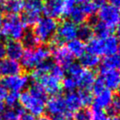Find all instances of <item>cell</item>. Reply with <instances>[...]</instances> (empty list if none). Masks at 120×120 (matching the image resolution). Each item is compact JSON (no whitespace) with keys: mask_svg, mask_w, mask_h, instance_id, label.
Returning <instances> with one entry per match:
<instances>
[{"mask_svg":"<svg viewBox=\"0 0 120 120\" xmlns=\"http://www.w3.org/2000/svg\"><path fill=\"white\" fill-rule=\"evenodd\" d=\"M118 43L119 41L117 37L113 34L106 38L93 37L86 45V50L97 56H109L116 54Z\"/></svg>","mask_w":120,"mask_h":120,"instance_id":"obj_1","label":"cell"},{"mask_svg":"<svg viewBox=\"0 0 120 120\" xmlns=\"http://www.w3.org/2000/svg\"><path fill=\"white\" fill-rule=\"evenodd\" d=\"M51 50L47 46H37L33 49H26L20 58V65L25 70H34L40 64L49 59Z\"/></svg>","mask_w":120,"mask_h":120,"instance_id":"obj_2","label":"cell"},{"mask_svg":"<svg viewBox=\"0 0 120 120\" xmlns=\"http://www.w3.org/2000/svg\"><path fill=\"white\" fill-rule=\"evenodd\" d=\"M58 23L56 19L42 17L35 23L32 33L38 40L39 43H47L52 41L56 35Z\"/></svg>","mask_w":120,"mask_h":120,"instance_id":"obj_3","label":"cell"},{"mask_svg":"<svg viewBox=\"0 0 120 120\" xmlns=\"http://www.w3.org/2000/svg\"><path fill=\"white\" fill-rule=\"evenodd\" d=\"M26 32V26L19 15H6L3 19L1 33L10 40L19 41Z\"/></svg>","mask_w":120,"mask_h":120,"instance_id":"obj_4","label":"cell"},{"mask_svg":"<svg viewBox=\"0 0 120 120\" xmlns=\"http://www.w3.org/2000/svg\"><path fill=\"white\" fill-rule=\"evenodd\" d=\"M43 4L41 0H23V11L21 20L26 26H34L41 19Z\"/></svg>","mask_w":120,"mask_h":120,"instance_id":"obj_5","label":"cell"},{"mask_svg":"<svg viewBox=\"0 0 120 120\" xmlns=\"http://www.w3.org/2000/svg\"><path fill=\"white\" fill-rule=\"evenodd\" d=\"M78 26L71 20H63L58 24L56 35L52 40L53 45H62L64 42H69L77 38Z\"/></svg>","mask_w":120,"mask_h":120,"instance_id":"obj_6","label":"cell"},{"mask_svg":"<svg viewBox=\"0 0 120 120\" xmlns=\"http://www.w3.org/2000/svg\"><path fill=\"white\" fill-rule=\"evenodd\" d=\"M19 104L34 116H41L45 111L46 103L34 98L27 90H25L19 95Z\"/></svg>","mask_w":120,"mask_h":120,"instance_id":"obj_7","label":"cell"},{"mask_svg":"<svg viewBox=\"0 0 120 120\" xmlns=\"http://www.w3.org/2000/svg\"><path fill=\"white\" fill-rule=\"evenodd\" d=\"M97 17L98 21L113 30L119 21L120 11L112 4H102L97 11Z\"/></svg>","mask_w":120,"mask_h":120,"instance_id":"obj_8","label":"cell"},{"mask_svg":"<svg viewBox=\"0 0 120 120\" xmlns=\"http://www.w3.org/2000/svg\"><path fill=\"white\" fill-rule=\"evenodd\" d=\"M30 77L27 74H18L4 78L2 82L7 91L17 93L23 91L26 86H28Z\"/></svg>","mask_w":120,"mask_h":120,"instance_id":"obj_9","label":"cell"},{"mask_svg":"<svg viewBox=\"0 0 120 120\" xmlns=\"http://www.w3.org/2000/svg\"><path fill=\"white\" fill-rule=\"evenodd\" d=\"M50 50L54 62L64 70H66L73 63V56L66 47L63 45H53V49Z\"/></svg>","mask_w":120,"mask_h":120,"instance_id":"obj_10","label":"cell"},{"mask_svg":"<svg viewBox=\"0 0 120 120\" xmlns=\"http://www.w3.org/2000/svg\"><path fill=\"white\" fill-rule=\"evenodd\" d=\"M42 12L45 14V17L56 20L63 16H66L64 0H47L43 4Z\"/></svg>","mask_w":120,"mask_h":120,"instance_id":"obj_11","label":"cell"},{"mask_svg":"<svg viewBox=\"0 0 120 120\" xmlns=\"http://www.w3.org/2000/svg\"><path fill=\"white\" fill-rule=\"evenodd\" d=\"M37 82L42 86L47 94H50L52 96L59 94L60 91L62 90L61 80L55 78L49 73L41 76L37 80Z\"/></svg>","mask_w":120,"mask_h":120,"instance_id":"obj_12","label":"cell"},{"mask_svg":"<svg viewBox=\"0 0 120 120\" xmlns=\"http://www.w3.org/2000/svg\"><path fill=\"white\" fill-rule=\"evenodd\" d=\"M45 109L47 110L48 114L52 116L53 117L67 113L65 103H64V99L60 94L54 95L48 99V101L45 104Z\"/></svg>","mask_w":120,"mask_h":120,"instance_id":"obj_13","label":"cell"},{"mask_svg":"<svg viewBox=\"0 0 120 120\" xmlns=\"http://www.w3.org/2000/svg\"><path fill=\"white\" fill-rule=\"evenodd\" d=\"M22 67L18 61L10 58H1L0 59V77L6 78L10 76L21 74Z\"/></svg>","mask_w":120,"mask_h":120,"instance_id":"obj_14","label":"cell"},{"mask_svg":"<svg viewBox=\"0 0 120 120\" xmlns=\"http://www.w3.org/2000/svg\"><path fill=\"white\" fill-rule=\"evenodd\" d=\"M104 83L105 87L110 91L116 90L120 82V71L114 70H101L99 76Z\"/></svg>","mask_w":120,"mask_h":120,"instance_id":"obj_15","label":"cell"},{"mask_svg":"<svg viewBox=\"0 0 120 120\" xmlns=\"http://www.w3.org/2000/svg\"><path fill=\"white\" fill-rule=\"evenodd\" d=\"M4 49H5V56L7 58L18 61L20 60L24 53V46L19 41H14V40H9L4 44Z\"/></svg>","mask_w":120,"mask_h":120,"instance_id":"obj_16","label":"cell"},{"mask_svg":"<svg viewBox=\"0 0 120 120\" xmlns=\"http://www.w3.org/2000/svg\"><path fill=\"white\" fill-rule=\"evenodd\" d=\"M95 97L93 99V108L97 109H107L109 107V105L112 101L113 98V94L112 91H110L109 89L103 90L101 93H100L97 95H94Z\"/></svg>","mask_w":120,"mask_h":120,"instance_id":"obj_17","label":"cell"},{"mask_svg":"<svg viewBox=\"0 0 120 120\" xmlns=\"http://www.w3.org/2000/svg\"><path fill=\"white\" fill-rule=\"evenodd\" d=\"M77 86L82 90H90L95 80V74L92 70L83 69L81 73L75 79Z\"/></svg>","mask_w":120,"mask_h":120,"instance_id":"obj_18","label":"cell"},{"mask_svg":"<svg viewBox=\"0 0 120 120\" xmlns=\"http://www.w3.org/2000/svg\"><path fill=\"white\" fill-rule=\"evenodd\" d=\"M66 111L69 114L75 113L82 108V103L80 101L78 92H70L67 93L64 97Z\"/></svg>","mask_w":120,"mask_h":120,"instance_id":"obj_19","label":"cell"},{"mask_svg":"<svg viewBox=\"0 0 120 120\" xmlns=\"http://www.w3.org/2000/svg\"><path fill=\"white\" fill-rule=\"evenodd\" d=\"M1 7L7 15H18L23 11V0H4Z\"/></svg>","mask_w":120,"mask_h":120,"instance_id":"obj_20","label":"cell"},{"mask_svg":"<svg viewBox=\"0 0 120 120\" xmlns=\"http://www.w3.org/2000/svg\"><path fill=\"white\" fill-rule=\"evenodd\" d=\"M54 64H55L49 59L42 62L41 64H40L38 65L37 67H35L33 70L32 73H31V79L36 82L41 76H43L45 74H49V71H51V69H52Z\"/></svg>","mask_w":120,"mask_h":120,"instance_id":"obj_21","label":"cell"},{"mask_svg":"<svg viewBox=\"0 0 120 120\" xmlns=\"http://www.w3.org/2000/svg\"><path fill=\"white\" fill-rule=\"evenodd\" d=\"M84 69L93 70L96 68L100 64V57L91 53H84L82 56L79 57V63Z\"/></svg>","mask_w":120,"mask_h":120,"instance_id":"obj_22","label":"cell"},{"mask_svg":"<svg viewBox=\"0 0 120 120\" xmlns=\"http://www.w3.org/2000/svg\"><path fill=\"white\" fill-rule=\"evenodd\" d=\"M67 49L73 57H80L84 53H86V44L85 42L76 38L69 41L67 44Z\"/></svg>","mask_w":120,"mask_h":120,"instance_id":"obj_23","label":"cell"},{"mask_svg":"<svg viewBox=\"0 0 120 120\" xmlns=\"http://www.w3.org/2000/svg\"><path fill=\"white\" fill-rule=\"evenodd\" d=\"M101 69L120 71V56H118V54H113L104 56L101 62Z\"/></svg>","mask_w":120,"mask_h":120,"instance_id":"obj_24","label":"cell"},{"mask_svg":"<svg viewBox=\"0 0 120 120\" xmlns=\"http://www.w3.org/2000/svg\"><path fill=\"white\" fill-rule=\"evenodd\" d=\"M67 16L70 17L71 21L72 23H74L75 25H82L85 23V21H86V19L88 18L80 5L74 6L70 11Z\"/></svg>","mask_w":120,"mask_h":120,"instance_id":"obj_25","label":"cell"},{"mask_svg":"<svg viewBox=\"0 0 120 120\" xmlns=\"http://www.w3.org/2000/svg\"><path fill=\"white\" fill-rule=\"evenodd\" d=\"M90 26H92L93 31H94V34L96 35L97 38H106L111 35L112 33V29H110L109 27L105 26L104 24L98 21V20H94V21H90Z\"/></svg>","mask_w":120,"mask_h":120,"instance_id":"obj_26","label":"cell"},{"mask_svg":"<svg viewBox=\"0 0 120 120\" xmlns=\"http://www.w3.org/2000/svg\"><path fill=\"white\" fill-rule=\"evenodd\" d=\"M27 91L32 96H34V98H36L40 101H44L45 103L48 101V94L38 82L34 81L32 84H30L29 88L27 89Z\"/></svg>","mask_w":120,"mask_h":120,"instance_id":"obj_27","label":"cell"},{"mask_svg":"<svg viewBox=\"0 0 120 120\" xmlns=\"http://www.w3.org/2000/svg\"><path fill=\"white\" fill-rule=\"evenodd\" d=\"M77 37H79L80 41H88L94 37V31L92 26L89 24H82L79 25L78 27V32H77Z\"/></svg>","mask_w":120,"mask_h":120,"instance_id":"obj_28","label":"cell"},{"mask_svg":"<svg viewBox=\"0 0 120 120\" xmlns=\"http://www.w3.org/2000/svg\"><path fill=\"white\" fill-rule=\"evenodd\" d=\"M21 43L26 49H33V48L39 46V41L32 32H26L25 33L24 36L22 37Z\"/></svg>","mask_w":120,"mask_h":120,"instance_id":"obj_29","label":"cell"},{"mask_svg":"<svg viewBox=\"0 0 120 120\" xmlns=\"http://www.w3.org/2000/svg\"><path fill=\"white\" fill-rule=\"evenodd\" d=\"M61 86H62V88L66 91L67 93H70V92H74V90L78 87L77 86V82L73 78H71L70 76L68 77H65L62 79L61 81Z\"/></svg>","mask_w":120,"mask_h":120,"instance_id":"obj_30","label":"cell"},{"mask_svg":"<svg viewBox=\"0 0 120 120\" xmlns=\"http://www.w3.org/2000/svg\"><path fill=\"white\" fill-rule=\"evenodd\" d=\"M79 95L80 101L82 103V106H88V105L92 104L93 102V94L91 93L90 90H82L79 89L78 92Z\"/></svg>","mask_w":120,"mask_h":120,"instance_id":"obj_31","label":"cell"},{"mask_svg":"<svg viewBox=\"0 0 120 120\" xmlns=\"http://www.w3.org/2000/svg\"><path fill=\"white\" fill-rule=\"evenodd\" d=\"M83 69H84V68H83L79 63H74V62H73V63L66 69V71H67L69 76L75 79L80 73H81V71H83Z\"/></svg>","mask_w":120,"mask_h":120,"instance_id":"obj_32","label":"cell"},{"mask_svg":"<svg viewBox=\"0 0 120 120\" xmlns=\"http://www.w3.org/2000/svg\"><path fill=\"white\" fill-rule=\"evenodd\" d=\"M91 118V110L86 108H81L74 113L72 120H90Z\"/></svg>","mask_w":120,"mask_h":120,"instance_id":"obj_33","label":"cell"},{"mask_svg":"<svg viewBox=\"0 0 120 120\" xmlns=\"http://www.w3.org/2000/svg\"><path fill=\"white\" fill-rule=\"evenodd\" d=\"M19 94L17 93H12V92L8 93L4 99L7 108H13L19 104Z\"/></svg>","mask_w":120,"mask_h":120,"instance_id":"obj_34","label":"cell"},{"mask_svg":"<svg viewBox=\"0 0 120 120\" xmlns=\"http://www.w3.org/2000/svg\"><path fill=\"white\" fill-rule=\"evenodd\" d=\"M108 112L111 116H117L120 115V98L114 97L111 103L108 108Z\"/></svg>","mask_w":120,"mask_h":120,"instance_id":"obj_35","label":"cell"},{"mask_svg":"<svg viewBox=\"0 0 120 120\" xmlns=\"http://www.w3.org/2000/svg\"><path fill=\"white\" fill-rule=\"evenodd\" d=\"M91 89H92V92H91V93L93 94V95H97V94H99L100 93H101L103 90L106 89L104 83H103L102 79H101L100 77H98L97 79H95L94 84H93V86L91 87Z\"/></svg>","mask_w":120,"mask_h":120,"instance_id":"obj_36","label":"cell"},{"mask_svg":"<svg viewBox=\"0 0 120 120\" xmlns=\"http://www.w3.org/2000/svg\"><path fill=\"white\" fill-rule=\"evenodd\" d=\"M90 120H109V116L106 112L101 109H94L91 110V118Z\"/></svg>","mask_w":120,"mask_h":120,"instance_id":"obj_37","label":"cell"},{"mask_svg":"<svg viewBox=\"0 0 120 120\" xmlns=\"http://www.w3.org/2000/svg\"><path fill=\"white\" fill-rule=\"evenodd\" d=\"M49 74H51L55 78H56V79L62 80V79H64V70L62 67H60L59 65L54 64L52 69H51V71H49Z\"/></svg>","mask_w":120,"mask_h":120,"instance_id":"obj_38","label":"cell"},{"mask_svg":"<svg viewBox=\"0 0 120 120\" xmlns=\"http://www.w3.org/2000/svg\"><path fill=\"white\" fill-rule=\"evenodd\" d=\"M7 94H8L7 89L4 87L2 80H0V102H3V101H4V99L6 97Z\"/></svg>","mask_w":120,"mask_h":120,"instance_id":"obj_39","label":"cell"},{"mask_svg":"<svg viewBox=\"0 0 120 120\" xmlns=\"http://www.w3.org/2000/svg\"><path fill=\"white\" fill-rule=\"evenodd\" d=\"M51 120H72V116H71V114L65 113V114H63V115L54 116L53 119Z\"/></svg>","mask_w":120,"mask_h":120,"instance_id":"obj_40","label":"cell"},{"mask_svg":"<svg viewBox=\"0 0 120 120\" xmlns=\"http://www.w3.org/2000/svg\"><path fill=\"white\" fill-rule=\"evenodd\" d=\"M19 120H36L35 116H34L33 115H31L29 113H24L22 116H20Z\"/></svg>","mask_w":120,"mask_h":120,"instance_id":"obj_41","label":"cell"},{"mask_svg":"<svg viewBox=\"0 0 120 120\" xmlns=\"http://www.w3.org/2000/svg\"><path fill=\"white\" fill-rule=\"evenodd\" d=\"M110 1V4L114 5L115 7H116L118 10L120 9V0H109Z\"/></svg>","mask_w":120,"mask_h":120,"instance_id":"obj_42","label":"cell"},{"mask_svg":"<svg viewBox=\"0 0 120 120\" xmlns=\"http://www.w3.org/2000/svg\"><path fill=\"white\" fill-rule=\"evenodd\" d=\"M4 109H5V106L4 105V103H3V102H0V117H1V116H2V115H3Z\"/></svg>","mask_w":120,"mask_h":120,"instance_id":"obj_43","label":"cell"},{"mask_svg":"<svg viewBox=\"0 0 120 120\" xmlns=\"http://www.w3.org/2000/svg\"><path fill=\"white\" fill-rule=\"evenodd\" d=\"M36 120H51L48 116H41L38 119Z\"/></svg>","mask_w":120,"mask_h":120,"instance_id":"obj_44","label":"cell"},{"mask_svg":"<svg viewBox=\"0 0 120 120\" xmlns=\"http://www.w3.org/2000/svg\"><path fill=\"white\" fill-rule=\"evenodd\" d=\"M87 1H89V0H75V4H76V3H79V4H84V3L87 2Z\"/></svg>","mask_w":120,"mask_h":120,"instance_id":"obj_45","label":"cell"},{"mask_svg":"<svg viewBox=\"0 0 120 120\" xmlns=\"http://www.w3.org/2000/svg\"><path fill=\"white\" fill-rule=\"evenodd\" d=\"M3 15H2V12L0 11V32H1V27H2V23H3Z\"/></svg>","mask_w":120,"mask_h":120,"instance_id":"obj_46","label":"cell"},{"mask_svg":"<svg viewBox=\"0 0 120 120\" xmlns=\"http://www.w3.org/2000/svg\"><path fill=\"white\" fill-rule=\"evenodd\" d=\"M109 120H120V115H117V116H111V118Z\"/></svg>","mask_w":120,"mask_h":120,"instance_id":"obj_47","label":"cell"},{"mask_svg":"<svg viewBox=\"0 0 120 120\" xmlns=\"http://www.w3.org/2000/svg\"><path fill=\"white\" fill-rule=\"evenodd\" d=\"M116 92H117V97L120 98V82L118 86H117V88H116Z\"/></svg>","mask_w":120,"mask_h":120,"instance_id":"obj_48","label":"cell"},{"mask_svg":"<svg viewBox=\"0 0 120 120\" xmlns=\"http://www.w3.org/2000/svg\"><path fill=\"white\" fill-rule=\"evenodd\" d=\"M117 28H118V30H117V34H118V36L120 37V19H119L118 23H117Z\"/></svg>","mask_w":120,"mask_h":120,"instance_id":"obj_49","label":"cell"},{"mask_svg":"<svg viewBox=\"0 0 120 120\" xmlns=\"http://www.w3.org/2000/svg\"><path fill=\"white\" fill-rule=\"evenodd\" d=\"M117 51H118V56H120V42L118 43V47H117Z\"/></svg>","mask_w":120,"mask_h":120,"instance_id":"obj_50","label":"cell"},{"mask_svg":"<svg viewBox=\"0 0 120 120\" xmlns=\"http://www.w3.org/2000/svg\"><path fill=\"white\" fill-rule=\"evenodd\" d=\"M3 2H4V0H0V6H2V4H3Z\"/></svg>","mask_w":120,"mask_h":120,"instance_id":"obj_51","label":"cell"},{"mask_svg":"<svg viewBox=\"0 0 120 120\" xmlns=\"http://www.w3.org/2000/svg\"><path fill=\"white\" fill-rule=\"evenodd\" d=\"M41 1H43V0H41ZM44 1H47V0H44Z\"/></svg>","mask_w":120,"mask_h":120,"instance_id":"obj_52","label":"cell"}]
</instances>
